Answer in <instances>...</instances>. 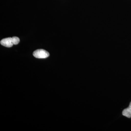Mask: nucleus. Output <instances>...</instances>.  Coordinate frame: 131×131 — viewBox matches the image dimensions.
I'll list each match as a JSON object with an SVG mask.
<instances>
[{
	"mask_svg": "<svg viewBox=\"0 0 131 131\" xmlns=\"http://www.w3.org/2000/svg\"><path fill=\"white\" fill-rule=\"evenodd\" d=\"M2 45L7 47H11L13 45L12 38L9 37L3 39L1 41Z\"/></svg>",
	"mask_w": 131,
	"mask_h": 131,
	"instance_id": "2",
	"label": "nucleus"
},
{
	"mask_svg": "<svg viewBox=\"0 0 131 131\" xmlns=\"http://www.w3.org/2000/svg\"><path fill=\"white\" fill-rule=\"evenodd\" d=\"M122 114L125 117L128 118H131V102L129 104V106L123 110Z\"/></svg>",
	"mask_w": 131,
	"mask_h": 131,
	"instance_id": "3",
	"label": "nucleus"
},
{
	"mask_svg": "<svg viewBox=\"0 0 131 131\" xmlns=\"http://www.w3.org/2000/svg\"><path fill=\"white\" fill-rule=\"evenodd\" d=\"M34 56L37 58H46L50 56L49 52L43 49H38L34 52Z\"/></svg>",
	"mask_w": 131,
	"mask_h": 131,
	"instance_id": "1",
	"label": "nucleus"
},
{
	"mask_svg": "<svg viewBox=\"0 0 131 131\" xmlns=\"http://www.w3.org/2000/svg\"><path fill=\"white\" fill-rule=\"evenodd\" d=\"M12 39H13V43L14 45H17L19 43L20 39L18 37H12Z\"/></svg>",
	"mask_w": 131,
	"mask_h": 131,
	"instance_id": "4",
	"label": "nucleus"
}]
</instances>
